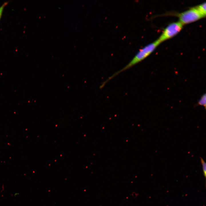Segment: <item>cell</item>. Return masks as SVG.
<instances>
[{"label":"cell","mask_w":206,"mask_h":206,"mask_svg":"<svg viewBox=\"0 0 206 206\" xmlns=\"http://www.w3.org/2000/svg\"><path fill=\"white\" fill-rule=\"evenodd\" d=\"M197 11L204 17L206 16V3H203L195 7Z\"/></svg>","instance_id":"277c9868"},{"label":"cell","mask_w":206,"mask_h":206,"mask_svg":"<svg viewBox=\"0 0 206 206\" xmlns=\"http://www.w3.org/2000/svg\"><path fill=\"white\" fill-rule=\"evenodd\" d=\"M201 161L202 166L203 170V175L205 178H206V164L202 158L200 157Z\"/></svg>","instance_id":"8992f818"},{"label":"cell","mask_w":206,"mask_h":206,"mask_svg":"<svg viewBox=\"0 0 206 206\" xmlns=\"http://www.w3.org/2000/svg\"><path fill=\"white\" fill-rule=\"evenodd\" d=\"M8 3V2H5L0 7V20L1 17L2 15L3 11L4 8L7 5Z\"/></svg>","instance_id":"52a82bcc"},{"label":"cell","mask_w":206,"mask_h":206,"mask_svg":"<svg viewBox=\"0 0 206 206\" xmlns=\"http://www.w3.org/2000/svg\"><path fill=\"white\" fill-rule=\"evenodd\" d=\"M206 95L205 93L203 94L198 101L197 104L199 105L203 106L206 109Z\"/></svg>","instance_id":"5b68a950"},{"label":"cell","mask_w":206,"mask_h":206,"mask_svg":"<svg viewBox=\"0 0 206 206\" xmlns=\"http://www.w3.org/2000/svg\"><path fill=\"white\" fill-rule=\"evenodd\" d=\"M183 26L179 21L170 23L164 29L157 40L161 43L171 38L181 30Z\"/></svg>","instance_id":"7a4b0ae2"},{"label":"cell","mask_w":206,"mask_h":206,"mask_svg":"<svg viewBox=\"0 0 206 206\" xmlns=\"http://www.w3.org/2000/svg\"><path fill=\"white\" fill-rule=\"evenodd\" d=\"M160 43L157 39L140 49L126 66L108 78L106 81L108 82L120 73L129 69L144 60L153 52Z\"/></svg>","instance_id":"6da1fadb"},{"label":"cell","mask_w":206,"mask_h":206,"mask_svg":"<svg viewBox=\"0 0 206 206\" xmlns=\"http://www.w3.org/2000/svg\"><path fill=\"white\" fill-rule=\"evenodd\" d=\"M179 21L183 25L204 17L194 7L178 14Z\"/></svg>","instance_id":"3957f363"}]
</instances>
